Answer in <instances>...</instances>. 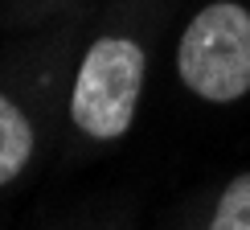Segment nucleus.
Returning <instances> with one entry per match:
<instances>
[{
    "mask_svg": "<svg viewBox=\"0 0 250 230\" xmlns=\"http://www.w3.org/2000/svg\"><path fill=\"white\" fill-rule=\"evenodd\" d=\"M209 230H250V173H238L222 189L209 218Z\"/></svg>",
    "mask_w": 250,
    "mask_h": 230,
    "instance_id": "20e7f679",
    "label": "nucleus"
},
{
    "mask_svg": "<svg viewBox=\"0 0 250 230\" xmlns=\"http://www.w3.org/2000/svg\"><path fill=\"white\" fill-rule=\"evenodd\" d=\"M29 156H33V123L8 95H0V185L21 177Z\"/></svg>",
    "mask_w": 250,
    "mask_h": 230,
    "instance_id": "7ed1b4c3",
    "label": "nucleus"
},
{
    "mask_svg": "<svg viewBox=\"0 0 250 230\" xmlns=\"http://www.w3.org/2000/svg\"><path fill=\"white\" fill-rule=\"evenodd\" d=\"M148 58L131 37H99L82 54L70 91V119L90 140H119L131 132L144 95Z\"/></svg>",
    "mask_w": 250,
    "mask_h": 230,
    "instance_id": "f03ea898",
    "label": "nucleus"
},
{
    "mask_svg": "<svg viewBox=\"0 0 250 230\" xmlns=\"http://www.w3.org/2000/svg\"><path fill=\"white\" fill-rule=\"evenodd\" d=\"M176 74L205 103H238L250 91V13L234 0L205 4L181 33Z\"/></svg>",
    "mask_w": 250,
    "mask_h": 230,
    "instance_id": "f257e3e1",
    "label": "nucleus"
}]
</instances>
